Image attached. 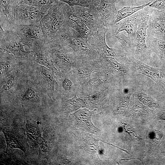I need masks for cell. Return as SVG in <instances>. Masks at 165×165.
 <instances>
[{"label":"cell","instance_id":"1","mask_svg":"<svg viewBox=\"0 0 165 165\" xmlns=\"http://www.w3.org/2000/svg\"><path fill=\"white\" fill-rule=\"evenodd\" d=\"M0 38L1 50L17 59L32 60L33 50L26 51L24 49L25 46H31L16 26L6 31L0 28Z\"/></svg>","mask_w":165,"mask_h":165},{"label":"cell","instance_id":"2","mask_svg":"<svg viewBox=\"0 0 165 165\" xmlns=\"http://www.w3.org/2000/svg\"><path fill=\"white\" fill-rule=\"evenodd\" d=\"M53 39L64 46L71 48L78 54L95 56V49L79 33L69 27L63 25Z\"/></svg>","mask_w":165,"mask_h":165},{"label":"cell","instance_id":"3","mask_svg":"<svg viewBox=\"0 0 165 165\" xmlns=\"http://www.w3.org/2000/svg\"><path fill=\"white\" fill-rule=\"evenodd\" d=\"M65 3L57 1L49 9L40 22L39 25L47 40L53 39L64 25Z\"/></svg>","mask_w":165,"mask_h":165},{"label":"cell","instance_id":"4","mask_svg":"<svg viewBox=\"0 0 165 165\" xmlns=\"http://www.w3.org/2000/svg\"><path fill=\"white\" fill-rule=\"evenodd\" d=\"M49 9L24 4L19 5L15 14L16 25H39L40 20Z\"/></svg>","mask_w":165,"mask_h":165},{"label":"cell","instance_id":"5","mask_svg":"<svg viewBox=\"0 0 165 165\" xmlns=\"http://www.w3.org/2000/svg\"><path fill=\"white\" fill-rule=\"evenodd\" d=\"M71 7L74 13L80 18L90 31H96L105 27L101 21L98 8L78 6H72Z\"/></svg>","mask_w":165,"mask_h":165},{"label":"cell","instance_id":"6","mask_svg":"<svg viewBox=\"0 0 165 165\" xmlns=\"http://www.w3.org/2000/svg\"><path fill=\"white\" fill-rule=\"evenodd\" d=\"M129 61L134 72L149 78L165 91V68L150 66L133 57H130Z\"/></svg>","mask_w":165,"mask_h":165},{"label":"cell","instance_id":"7","mask_svg":"<svg viewBox=\"0 0 165 165\" xmlns=\"http://www.w3.org/2000/svg\"><path fill=\"white\" fill-rule=\"evenodd\" d=\"M148 25L147 35L165 40V10L149 7Z\"/></svg>","mask_w":165,"mask_h":165},{"label":"cell","instance_id":"8","mask_svg":"<svg viewBox=\"0 0 165 165\" xmlns=\"http://www.w3.org/2000/svg\"><path fill=\"white\" fill-rule=\"evenodd\" d=\"M19 0H0V28L7 31L16 26L15 11Z\"/></svg>","mask_w":165,"mask_h":165},{"label":"cell","instance_id":"9","mask_svg":"<svg viewBox=\"0 0 165 165\" xmlns=\"http://www.w3.org/2000/svg\"><path fill=\"white\" fill-rule=\"evenodd\" d=\"M149 17V7H146L141 10L138 29L136 32V47L135 54L141 55L145 53L147 46L146 40L147 37V31Z\"/></svg>","mask_w":165,"mask_h":165},{"label":"cell","instance_id":"10","mask_svg":"<svg viewBox=\"0 0 165 165\" xmlns=\"http://www.w3.org/2000/svg\"><path fill=\"white\" fill-rule=\"evenodd\" d=\"M108 29L105 27L96 31H90L88 40L89 43L95 49L99 50L104 56L122 57L117 55L114 50L109 47L105 41V35Z\"/></svg>","mask_w":165,"mask_h":165},{"label":"cell","instance_id":"11","mask_svg":"<svg viewBox=\"0 0 165 165\" xmlns=\"http://www.w3.org/2000/svg\"><path fill=\"white\" fill-rule=\"evenodd\" d=\"M64 14L65 19L63 25L72 28L87 41L90 36V30L74 13L71 6L66 3L64 5Z\"/></svg>","mask_w":165,"mask_h":165},{"label":"cell","instance_id":"12","mask_svg":"<svg viewBox=\"0 0 165 165\" xmlns=\"http://www.w3.org/2000/svg\"><path fill=\"white\" fill-rule=\"evenodd\" d=\"M140 13L141 10L114 24L111 28L114 35L116 36L121 32L125 31L128 35L134 38L136 36Z\"/></svg>","mask_w":165,"mask_h":165},{"label":"cell","instance_id":"13","mask_svg":"<svg viewBox=\"0 0 165 165\" xmlns=\"http://www.w3.org/2000/svg\"><path fill=\"white\" fill-rule=\"evenodd\" d=\"M116 0H100L98 9L101 21L108 30L114 24L118 10Z\"/></svg>","mask_w":165,"mask_h":165},{"label":"cell","instance_id":"14","mask_svg":"<svg viewBox=\"0 0 165 165\" xmlns=\"http://www.w3.org/2000/svg\"><path fill=\"white\" fill-rule=\"evenodd\" d=\"M15 26L33 48L37 44L44 42L46 40L39 25H16Z\"/></svg>","mask_w":165,"mask_h":165},{"label":"cell","instance_id":"15","mask_svg":"<svg viewBox=\"0 0 165 165\" xmlns=\"http://www.w3.org/2000/svg\"><path fill=\"white\" fill-rule=\"evenodd\" d=\"M44 43L35 46L33 50L32 60L48 68L56 75L60 74L53 64V61L46 48Z\"/></svg>","mask_w":165,"mask_h":165},{"label":"cell","instance_id":"16","mask_svg":"<svg viewBox=\"0 0 165 165\" xmlns=\"http://www.w3.org/2000/svg\"><path fill=\"white\" fill-rule=\"evenodd\" d=\"M96 111V109L90 111L86 108L80 109L72 115L79 125L84 131L93 133L99 132L100 130L96 127L93 124L91 117Z\"/></svg>","mask_w":165,"mask_h":165},{"label":"cell","instance_id":"17","mask_svg":"<svg viewBox=\"0 0 165 165\" xmlns=\"http://www.w3.org/2000/svg\"><path fill=\"white\" fill-rule=\"evenodd\" d=\"M147 35L146 43L155 52L160 61L165 64V40Z\"/></svg>","mask_w":165,"mask_h":165},{"label":"cell","instance_id":"18","mask_svg":"<svg viewBox=\"0 0 165 165\" xmlns=\"http://www.w3.org/2000/svg\"><path fill=\"white\" fill-rule=\"evenodd\" d=\"M35 122L27 120L26 128L28 141L30 144L34 146L37 144H39V142L40 143L42 140L40 130Z\"/></svg>","mask_w":165,"mask_h":165},{"label":"cell","instance_id":"19","mask_svg":"<svg viewBox=\"0 0 165 165\" xmlns=\"http://www.w3.org/2000/svg\"><path fill=\"white\" fill-rule=\"evenodd\" d=\"M151 2H150L145 4L138 6H124L118 10L114 24H116L124 18L128 17L138 11L142 10L148 6Z\"/></svg>","mask_w":165,"mask_h":165},{"label":"cell","instance_id":"20","mask_svg":"<svg viewBox=\"0 0 165 165\" xmlns=\"http://www.w3.org/2000/svg\"><path fill=\"white\" fill-rule=\"evenodd\" d=\"M3 132L4 134L6 142L7 152L14 148H18L25 152L24 147L19 141L13 132L6 129H3Z\"/></svg>","mask_w":165,"mask_h":165},{"label":"cell","instance_id":"21","mask_svg":"<svg viewBox=\"0 0 165 165\" xmlns=\"http://www.w3.org/2000/svg\"><path fill=\"white\" fill-rule=\"evenodd\" d=\"M38 68L39 75L46 86L50 90H54L55 82L51 70L44 66Z\"/></svg>","mask_w":165,"mask_h":165},{"label":"cell","instance_id":"22","mask_svg":"<svg viewBox=\"0 0 165 165\" xmlns=\"http://www.w3.org/2000/svg\"><path fill=\"white\" fill-rule=\"evenodd\" d=\"M64 107L69 112L77 110L81 107H87L83 99L78 97L75 94L72 98L64 101Z\"/></svg>","mask_w":165,"mask_h":165},{"label":"cell","instance_id":"23","mask_svg":"<svg viewBox=\"0 0 165 165\" xmlns=\"http://www.w3.org/2000/svg\"><path fill=\"white\" fill-rule=\"evenodd\" d=\"M57 0H19V5L24 4L29 6L49 9Z\"/></svg>","mask_w":165,"mask_h":165},{"label":"cell","instance_id":"24","mask_svg":"<svg viewBox=\"0 0 165 165\" xmlns=\"http://www.w3.org/2000/svg\"><path fill=\"white\" fill-rule=\"evenodd\" d=\"M103 58L106 65L120 73L125 74L127 72L125 66L118 62L112 57L105 56Z\"/></svg>","mask_w":165,"mask_h":165},{"label":"cell","instance_id":"25","mask_svg":"<svg viewBox=\"0 0 165 165\" xmlns=\"http://www.w3.org/2000/svg\"><path fill=\"white\" fill-rule=\"evenodd\" d=\"M72 6H78L83 7L92 6L99 8L100 0H57Z\"/></svg>","mask_w":165,"mask_h":165},{"label":"cell","instance_id":"26","mask_svg":"<svg viewBox=\"0 0 165 165\" xmlns=\"http://www.w3.org/2000/svg\"><path fill=\"white\" fill-rule=\"evenodd\" d=\"M16 75L11 73L3 79L0 83V90L2 93L6 92L10 90L15 84Z\"/></svg>","mask_w":165,"mask_h":165},{"label":"cell","instance_id":"27","mask_svg":"<svg viewBox=\"0 0 165 165\" xmlns=\"http://www.w3.org/2000/svg\"><path fill=\"white\" fill-rule=\"evenodd\" d=\"M106 90H104L94 95L84 97L83 100L87 107L94 105L101 101L105 96Z\"/></svg>","mask_w":165,"mask_h":165},{"label":"cell","instance_id":"28","mask_svg":"<svg viewBox=\"0 0 165 165\" xmlns=\"http://www.w3.org/2000/svg\"><path fill=\"white\" fill-rule=\"evenodd\" d=\"M138 99L144 104L152 107H158V104L147 94L142 92H138L137 94Z\"/></svg>","mask_w":165,"mask_h":165},{"label":"cell","instance_id":"29","mask_svg":"<svg viewBox=\"0 0 165 165\" xmlns=\"http://www.w3.org/2000/svg\"><path fill=\"white\" fill-rule=\"evenodd\" d=\"M116 37L117 38L118 41L124 47H129L131 44L132 38L128 35L126 36L123 33H119L117 35Z\"/></svg>","mask_w":165,"mask_h":165},{"label":"cell","instance_id":"30","mask_svg":"<svg viewBox=\"0 0 165 165\" xmlns=\"http://www.w3.org/2000/svg\"><path fill=\"white\" fill-rule=\"evenodd\" d=\"M99 140L93 138H89L86 141L87 147L89 151L92 152L97 153L100 152L98 145Z\"/></svg>","mask_w":165,"mask_h":165},{"label":"cell","instance_id":"31","mask_svg":"<svg viewBox=\"0 0 165 165\" xmlns=\"http://www.w3.org/2000/svg\"><path fill=\"white\" fill-rule=\"evenodd\" d=\"M36 95L35 90L32 87H29L25 90L22 95V100L23 101L30 100L34 98Z\"/></svg>","mask_w":165,"mask_h":165},{"label":"cell","instance_id":"32","mask_svg":"<svg viewBox=\"0 0 165 165\" xmlns=\"http://www.w3.org/2000/svg\"><path fill=\"white\" fill-rule=\"evenodd\" d=\"M148 7L160 10H165V0H156L152 2Z\"/></svg>","mask_w":165,"mask_h":165},{"label":"cell","instance_id":"33","mask_svg":"<svg viewBox=\"0 0 165 165\" xmlns=\"http://www.w3.org/2000/svg\"><path fill=\"white\" fill-rule=\"evenodd\" d=\"M93 72L92 69L87 68H81L78 70V74L82 78L89 77Z\"/></svg>","mask_w":165,"mask_h":165},{"label":"cell","instance_id":"34","mask_svg":"<svg viewBox=\"0 0 165 165\" xmlns=\"http://www.w3.org/2000/svg\"><path fill=\"white\" fill-rule=\"evenodd\" d=\"M105 81L97 78L90 79L88 81L89 85L91 86H97L105 83Z\"/></svg>","mask_w":165,"mask_h":165},{"label":"cell","instance_id":"35","mask_svg":"<svg viewBox=\"0 0 165 165\" xmlns=\"http://www.w3.org/2000/svg\"><path fill=\"white\" fill-rule=\"evenodd\" d=\"M73 83L69 79H65L62 82V86L64 90L66 91L70 90L72 87Z\"/></svg>","mask_w":165,"mask_h":165},{"label":"cell","instance_id":"36","mask_svg":"<svg viewBox=\"0 0 165 165\" xmlns=\"http://www.w3.org/2000/svg\"><path fill=\"white\" fill-rule=\"evenodd\" d=\"M162 137V134L159 132L156 131L153 133L151 139L153 143L158 144Z\"/></svg>","mask_w":165,"mask_h":165},{"label":"cell","instance_id":"37","mask_svg":"<svg viewBox=\"0 0 165 165\" xmlns=\"http://www.w3.org/2000/svg\"><path fill=\"white\" fill-rule=\"evenodd\" d=\"M160 117H161V119L165 120V110L163 111V112L161 115Z\"/></svg>","mask_w":165,"mask_h":165},{"label":"cell","instance_id":"38","mask_svg":"<svg viewBox=\"0 0 165 165\" xmlns=\"http://www.w3.org/2000/svg\"><path fill=\"white\" fill-rule=\"evenodd\" d=\"M156 0H151V3H152V2L155 1Z\"/></svg>","mask_w":165,"mask_h":165}]
</instances>
